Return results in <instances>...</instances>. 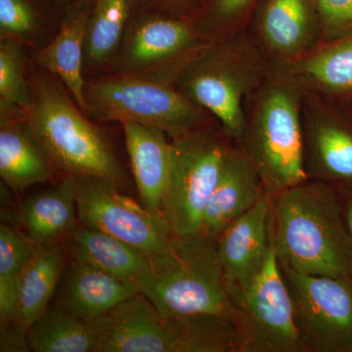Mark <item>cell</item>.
Instances as JSON below:
<instances>
[{"label": "cell", "mask_w": 352, "mask_h": 352, "mask_svg": "<svg viewBox=\"0 0 352 352\" xmlns=\"http://www.w3.org/2000/svg\"><path fill=\"white\" fill-rule=\"evenodd\" d=\"M233 141L201 129L171 139L170 175L162 214L173 236L200 232L204 214Z\"/></svg>", "instance_id": "8"}, {"label": "cell", "mask_w": 352, "mask_h": 352, "mask_svg": "<svg viewBox=\"0 0 352 352\" xmlns=\"http://www.w3.org/2000/svg\"><path fill=\"white\" fill-rule=\"evenodd\" d=\"M231 296L236 308L240 352H305L275 244L256 280Z\"/></svg>", "instance_id": "9"}, {"label": "cell", "mask_w": 352, "mask_h": 352, "mask_svg": "<svg viewBox=\"0 0 352 352\" xmlns=\"http://www.w3.org/2000/svg\"><path fill=\"white\" fill-rule=\"evenodd\" d=\"M322 36L336 39L352 32V0H314Z\"/></svg>", "instance_id": "30"}, {"label": "cell", "mask_w": 352, "mask_h": 352, "mask_svg": "<svg viewBox=\"0 0 352 352\" xmlns=\"http://www.w3.org/2000/svg\"><path fill=\"white\" fill-rule=\"evenodd\" d=\"M302 96V88L283 73L263 80L235 143L256 166L270 198L308 179Z\"/></svg>", "instance_id": "3"}, {"label": "cell", "mask_w": 352, "mask_h": 352, "mask_svg": "<svg viewBox=\"0 0 352 352\" xmlns=\"http://www.w3.org/2000/svg\"><path fill=\"white\" fill-rule=\"evenodd\" d=\"M254 0H214L212 13L221 25L230 24L251 6Z\"/></svg>", "instance_id": "32"}, {"label": "cell", "mask_w": 352, "mask_h": 352, "mask_svg": "<svg viewBox=\"0 0 352 352\" xmlns=\"http://www.w3.org/2000/svg\"><path fill=\"white\" fill-rule=\"evenodd\" d=\"M68 258L65 243L38 245L18 280L14 323L28 331L50 307Z\"/></svg>", "instance_id": "22"}, {"label": "cell", "mask_w": 352, "mask_h": 352, "mask_svg": "<svg viewBox=\"0 0 352 352\" xmlns=\"http://www.w3.org/2000/svg\"><path fill=\"white\" fill-rule=\"evenodd\" d=\"M283 63L282 73L302 89L331 96H352V32Z\"/></svg>", "instance_id": "21"}, {"label": "cell", "mask_w": 352, "mask_h": 352, "mask_svg": "<svg viewBox=\"0 0 352 352\" xmlns=\"http://www.w3.org/2000/svg\"><path fill=\"white\" fill-rule=\"evenodd\" d=\"M273 244L272 200L265 194L217 237V252L231 296L244 291L256 280Z\"/></svg>", "instance_id": "12"}, {"label": "cell", "mask_w": 352, "mask_h": 352, "mask_svg": "<svg viewBox=\"0 0 352 352\" xmlns=\"http://www.w3.org/2000/svg\"><path fill=\"white\" fill-rule=\"evenodd\" d=\"M101 324L96 352H240L233 321L164 314L140 293L102 317Z\"/></svg>", "instance_id": "4"}, {"label": "cell", "mask_w": 352, "mask_h": 352, "mask_svg": "<svg viewBox=\"0 0 352 352\" xmlns=\"http://www.w3.org/2000/svg\"><path fill=\"white\" fill-rule=\"evenodd\" d=\"M27 124L55 168L74 177L124 185V171L107 139L56 83L39 80Z\"/></svg>", "instance_id": "5"}, {"label": "cell", "mask_w": 352, "mask_h": 352, "mask_svg": "<svg viewBox=\"0 0 352 352\" xmlns=\"http://www.w3.org/2000/svg\"><path fill=\"white\" fill-rule=\"evenodd\" d=\"M132 175L142 205L162 212L171 157V139L166 132L138 122L122 124Z\"/></svg>", "instance_id": "18"}, {"label": "cell", "mask_w": 352, "mask_h": 352, "mask_svg": "<svg viewBox=\"0 0 352 352\" xmlns=\"http://www.w3.org/2000/svg\"><path fill=\"white\" fill-rule=\"evenodd\" d=\"M138 292L162 314L214 315L235 323L236 308L217 252V239L198 232L173 236L163 251L149 256Z\"/></svg>", "instance_id": "2"}, {"label": "cell", "mask_w": 352, "mask_h": 352, "mask_svg": "<svg viewBox=\"0 0 352 352\" xmlns=\"http://www.w3.org/2000/svg\"><path fill=\"white\" fill-rule=\"evenodd\" d=\"M347 233L352 245V188L336 189Z\"/></svg>", "instance_id": "33"}, {"label": "cell", "mask_w": 352, "mask_h": 352, "mask_svg": "<svg viewBox=\"0 0 352 352\" xmlns=\"http://www.w3.org/2000/svg\"><path fill=\"white\" fill-rule=\"evenodd\" d=\"M264 45L283 62L314 50L322 36L314 0H267L258 19Z\"/></svg>", "instance_id": "17"}, {"label": "cell", "mask_w": 352, "mask_h": 352, "mask_svg": "<svg viewBox=\"0 0 352 352\" xmlns=\"http://www.w3.org/2000/svg\"><path fill=\"white\" fill-rule=\"evenodd\" d=\"M1 104V103H0ZM0 113V176L6 186L21 192L48 182L54 168L43 148L32 138L27 113L1 104Z\"/></svg>", "instance_id": "16"}, {"label": "cell", "mask_w": 352, "mask_h": 352, "mask_svg": "<svg viewBox=\"0 0 352 352\" xmlns=\"http://www.w3.org/2000/svg\"><path fill=\"white\" fill-rule=\"evenodd\" d=\"M138 293L133 280L71 261L58 302L78 316L95 320Z\"/></svg>", "instance_id": "19"}, {"label": "cell", "mask_w": 352, "mask_h": 352, "mask_svg": "<svg viewBox=\"0 0 352 352\" xmlns=\"http://www.w3.org/2000/svg\"><path fill=\"white\" fill-rule=\"evenodd\" d=\"M132 0H97L88 18L85 65L107 61L120 46L131 15Z\"/></svg>", "instance_id": "26"}, {"label": "cell", "mask_w": 352, "mask_h": 352, "mask_svg": "<svg viewBox=\"0 0 352 352\" xmlns=\"http://www.w3.org/2000/svg\"><path fill=\"white\" fill-rule=\"evenodd\" d=\"M76 182L68 175L52 188L25 199L19 208L20 226L38 245L66 243L76 224Z\"/></svg>", "instance_id": "20"}, {"label": "cell", "mask_w": 352, "mask_h": 352, "mask_svg": "<svg viewBox=\"0 0 352 352\" xmlns=\"http://www.w3.org/2000/svg\"><path fill=\"white\" fill-rule=\"evenodd\" d=\"M0 351H31L28 342V331L11 322L0 326Z\"/></svg>", "instance_id": "31"}, {"label": "cell", "mask_w": 352, "mask_h": 352, "mask_svg": "<svg viewBox=\"0 0 352 352\" xmlns=\"http://www.w3.org/2000/svg\"><path fill=\"white\" fill-rule=\"evenodd\" d=\"M175 87L219 120L233 142L242 138L244 102L263 82L261 59L248 43L235 39L197 51L177 69Z\"/></svg>", "instance_id": "6"}, {"label": "cell", "mask_w": 352, "mask_h": 352, "mask_svg": "<svg viewBox=\"0 0 352 352\" xmlns=\"http://www.w3.org/2000/svg\"><path fill=\"white\" fill-rule=\"evenodd\" d=\"M265 194L256 166L234 142L206 208L200 232L217 239L229 224L251 210Z\"/></svg>", "instance_id": "15"}, {"label": "cell", "mask_w": 352, "mask_h": 352, "mask_svg": "<svg viewBox=\"0 0 352 352\" xmlns=\"http://www.w3.org/2000/svg\"><path fill=\"white\" fill-rule=\"evenodd\" d=\"M38 245L19 227L0 226V324L14 320L18 280Z\"/></svg>", "instance_id": "27"}, {"label": "cell", "mask_w": 352, "mask_h": 352, "mask_svg": "<svg viewBox=\"0 0 352 352\" xmlns=\"http://www.w3.org/2000/svg\"><path fill=\"white\" fill-rule=\"evenodd\" d=\"M65 244L71 261L135 282L149 265L148 254L80 221Z\"/></svg>", "instance_id": "24"}, {"label": "cell", "mask_w": 352, "mask_h": 352, "mask_svg": "<svg viewBox=\"0 0 352 352\" xmlns=\"http://www.w3.org/2000/svg\"><path fill=\"white\" fill-rule=\"evenodd\" d=\"M36 28V17L27 0H0L2 38H27Z\"/></svg>", "instance_id": "29"}, {"label": "cell", "mask_w": 352, "mask_h": 352, "mask_svg": "<svg viewBox=\"0 0 352 352\" xmlns=\"http://www.w3.org/2000/svg\"><path fill=\"white\" fill-rule=\"evenodd\" d=\"M36 102V89L25 76V56L17 38H2L0 43V103L27 113Z\"/></svg>", "instance_id": "28"}, {"label": "cell", "mask_w": 352, "mask_h": 352, "mask_svg": "<svg viewBox=\"0 0 352 352\" xmlns=\"http://www.w3.org/2000/svg\"><path fill=\"white\" fill-rule=\"evenodd\" d=\"M101 329V318H82L57 300L29 328L28 342L34 352H96Z\"/></svg>", "instance_id": "25"}, {"label": "cell", "mask_w": 352, "mask_h": 352, "mask_svg": "<svg viewBox=\"0 0 352 352\" xmlns=\"http://www.w3.org/2000/svg\"><path fill=\"white\" fill-rule=\"evenodd\" d=\"M85 113L101 120L138 122L170 139L203 129L205 110L161 78L131 75L85 82Z\"/></svg>", "instance_id": "7"}, {"label": "cell", "mask_w": 352, "mask_h": 352, "mask_svg": "<svg viewBox=\"0 0 352 352\" xmlns=\"http://www.w3.org/2000/svg\"><path fill=\"white\" fill-rule=\"evenodd\" d=\"M272 200L278 261L314 276H352V245L337 191L307 179Z\"/></svg>", "instance_id": "1"}, {"label": "cell", "mask_w": 352, "mask_h": 352, "mask_svg": "<svg viewBox=\"0 0 352 352\" xmlns=\"http://www.w3.org/2000/svg\"><path fill=\"white\" fill-rule=\"evenodd\" d=\"M78 221L126 243L148 256L163 251L173 240L163 214L149 210L120 192L105 178L75 177Z\"/></svg>", "instance_id": "11"}, {"label": "cell", "mask_w": 352, "mask_h": 352, "mask_svg": "<svg viewBox=\"0 0 352 352\" xmlns=\"http://www.w3.org/2000/svg\"><path fill=\"white\" fill-rule=\"evenodd\" d=\"M279 265L305 352H352V276H314Z\"/></svg>", "instance_id": "10"}, {"label": "cell", "mask_w": 352, "mask_h": 352, "mask_svg": "<svg viewBox=\"0 0 352 352\" xmlns=\"http://www.w3.org/2000/svg\"><path fill=\"white\" fill-rule=\"evenodd\" d=\"M205 46L188 23L152 16L132 28L124 43L122 65L127 71L140 74L186 61Z\"/></svg>", "instance_id": "13"}, {"label": "cell", "mask_w": 352, "mask_h": 352, "mask_svg": "<svg viewBox=\"0 0 352 352\" xmlns=\"http://www.w3.org/2000/svg\"><path fill=\"white\" fill-rule=\"evenodd\" d=\"M89 12L85 8L69 11L56 38L36 55V62L57 76L68 88L76 105L85 112V43Z\"/></svg>", "instance_id": "23"}, {"label": "cell", "mask_w": 352, "mask_h": 352, "mask_svg": "<svg viewBox=\"0 0 352 352\" xmlns=\"http://www.w3.org/2000/svg\"><path fill=\"white\" fill-rule=\"evenodd\" d=\"M305 171L308 179L335 189L352 188V127L330 113H307Z\"/></svg>", "instance_id": "14"}]
</instances>
